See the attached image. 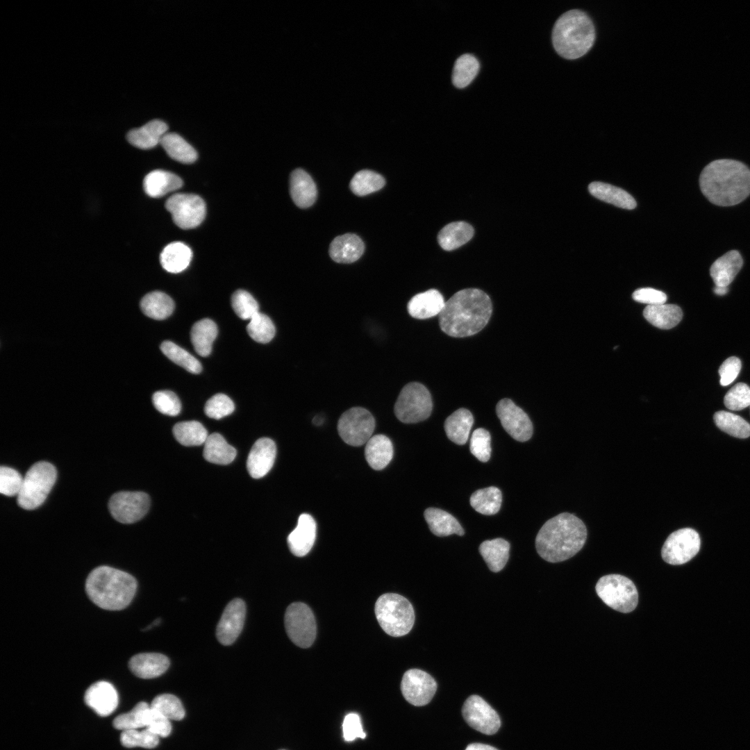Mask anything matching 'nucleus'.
Returning a JSON list of instances; mask_svg holds the SVG:
<instances>
[{"label": "nucleus", "mask_w": 750, "mask_h": 750, "mask_svg": "<svg viewBox=\"0 0 750 750\" xmlns=\"http://www.w3.org/2000/svg\"><path fill=\"white\" fill-rule=\"evenodd\" d=\"M176 440L182 445L191 447L204 444L208 435L206 428L197 421H186L173 427Z\"/></svg>", "instance_id": "nucleus-42"}, {"label": "nucleus", "mask_w": 750, "mask_h": 750, "mask_svg": "<svg viewBox=\"0 0 750 750\" xmlns=\"http://www.w3.org/2000/svg\"><path fill=\"white\" fill-rule=\"evenodd\" d=\"M496 412L504 430L515 440L526 442L533 435V424L528 415L510 399L500 400Z\"/></svg>", "instance_id": "nucleus-16"}, {"label": "nucleus", "mask_w": 750, "mask_h": 750, "mask_svg": "<svg viewBox=\"0 0 750 750\" xmlns=\"http://www.w3.org/2000/svg\"><path fill=\"white\" fill-rule=\"evenodd\" d=\"M84 700L97 715L106 717L117 708L118 694L111 683L101 681L93 683L87 689Z\"/></svg>", "instance_id": "nucleus-19"}, {"label": "nucleus", "mask_w": 750, "mask_h": 750, "mask_svg": "<svg viewBox=\"0 0 750 750\" xmlns=\"http://www.w3.org/2000/svg\"><path fill=\"white\" fill-rule=\"evenodd\" d=\"M159 738L147 728L131 729L122 732L120 741L123 746L128 748L139 747L152 749L158 745Z\"/></svg>", "instance_id": "nucleus-50"}, {"label": "nucleus", "mask_w": 750, "mask_h": 750, "mask_svg": "<svg viewBox=\"0 0 750 750\" xmlns=\"http://www.w3.org/2000/svg\"><path fill=\"white\" fill-rule=\"evenodd\" d=\"M290 192L294 203L301 208L311 206L317 198V188L311 176L302 169L294 170L290 179Z\"/></svg>", "instance_id": "nucleus-25"}, {"label": "nucleus", "mask_w": 750, "mask_h": 750, "mask_svg": "<svg viewBox=\"0 0 750 750\" xmlns=\"http://www.w3.org/2000/svg\"><path fill=\"white\" fill-rule=\"evenodd\" d=\"M365 245L356 235L346 233L335 238L329 247L331 258L338 263H351L362 255Z\"/></svg>", "instance_id": "nucleus-23"}, {"label": "nucleus", "mask_w": 750, "mask_h": 750, "mask_svg": "<svg viewBox=\"0 0 750 750\" xmlns=\"http://www.w3.org/2000/svg\"><path fill=\"white\" fill-rule=\"evenodd\" d=\"M433 409L431 395L422 383H409L400 392L394 404V414L403 423L413 424L426 419Z\"/></svg>", "instance_id": "nucleus-9"}, {"label": "nucleus", "mask_w": 750, "mask_h": 750, "mask_svg": "<svg viewBox=\"0 0 750 750\" xmlns=\"http://www.w3.org/2000/svg\"><path fill=\"white\" fill-rule=\"evenodd\" d=\"M742 265V258L735 250H731L717 258L710 269V274L715 286L728 287Z\"/></svg>", "instance_id": "nucleus-26"}, {"label": "nucleus", "mask_w": 750, "mask_h": 750, "mask_svg": "<svg viewBox=\"0 0 750 750\" xmlns=\"http://www.w3.org/2000/svg\"><path fill=\"white\" fill-rule=\"evenodd\" d=\"M145 728L158 737L165 738L170 734L172 725L168 718L150 706Z\"/></svg>", "instance_id": "nucleus-57"}, {"label": "nucleus", "mask_w": 750, "mask_h": 750, "mask_svg": "<svg viewBox=\"0 0 750 750\" xmlns=\"http://www.w3.org/2000/svg\"><path fill=\"white\" fill-rule=\"evenodd\" d=\"M600 599L609 607L628 613L636 608L638 592L633 582L619 574H608L601 577L595 586Z\"/></svg>", "instance_id": "nucleus-8"}, {"label": "nucleus", "mask_w": 750, "mask_h": 750, "mask_svg": "<svg viewBox=\"0 0 750 750\" xmlns=\"http://www.w3.org/2000/svg\"><path fill=\"white\" fill-rule=\"evenodd\" d=\"M724 403L731 410H741L750 406V388L744 383H739L726 394Z\"/></svg>", "instance_id": "nucleus-55"}, {"label": "nucleus", "mask_w": 750, "mask_h": 750, "mask_svg": "<svg viewBox=\"0 0 750 750\" xmlns=\"http://www.w3.org/2000/svg\"><path fill=\"white\" fill-rule=\"evenodd\" d=\"M343 736L346 741L350 742L357 738H365V733L362 730L360 717L356 713H350L344 717L343 724Z\"/></svg>", "instance_id": "nucleus-58"}, {"label": "nucleus", "mask_w": 750, "mask_h": 750, "mask_svg": "<svg viewBox=\"0 0 750 750\" xmlns=\"http://www.w3.org/2000/svg\"><path fill=\"white\" fill-rule=\"evenodd\" d=\"M247 331L253 340L260 343L270 342L276 333L275 326L270 318L260 312L250 319Z\"/></svg>", "instance_id": "nucleus-48"}, {"label": "nucleus", "mask_w": 750, "mask_h": 750, "mask_svg": "<svg viewBox=\"0 0 750 750\" xmlns=\"http://www.w3.org/2000/svg\"><path fill=\"white\" fill-rule=\"evenodd\" d=\"M492 311V302L485 292L476 288L464 289L445 301L439 314L440 326L451 337L470 336L486 326Z\"/></svg>", "instance_id": "nucleus-1"}, {"label": "nucleus", "mask_w": 750, "mask_h": 750, "mask_svg": "<svg viewBox=\"0 0 750 750\" xmlns=\"http://www.w3.org/2000/svg\"><path fill=\"white\" fill-rule=\"evenodd\" d=\"M154 407L161 413L169 416L178 415L181 403L176 394L169 390L156 392L152 397Z\"/></svg>", "instance_id": "nucleus-54"}, {"label": "nucleus", "mask_w": 750, "mask_h": 750, "mask_svg": "<svg viewBox=\"0 0 750 750\" xmlns=\"http://www.w3.org/2000/svg\"><path fill=\"white\" fill-rule=\"evenodd\" d=\"M150 706L169 720L178 721L185 716V710L181 701L171 694L156 696L151 701Z\"/></svg>", "instance_id": "nucleus-49"}, {"label": "nucleus", "mask_w": 750, "mask_h": 750, "mask_svg": "<svg viewBox=\"0 0 750 750\" xmlns=\"http://www.w3.org/2000/svg\"><path fill=\"white\" fill-rule=\"evenodd\" d=\"M149 505L147 494L126 491L114 494L109 501L108 508L115 520L123 524H132L146 515Z\"/></svg>", "instance_id": "nucleus-14"}, {"label": "nucleus", "mask_w": 750, "mask_h": 750, "mask_svg": "<svg viewBox=\"0 0 750 750\" xmlns=\"http://www.w3.org/2000/svg\"><path fill=\"white\" fill-rule=\"evenodd\" d=\"M462 713L466 722L482 733L493 735L500 728L501 720L497 712L478 695H472L467 699Z\"/></svg>", "instance_id": "nucleus-15"}, {"label": "nucleus", "mask_w": 750, "mask_h": 750, "mask_svg": "<svg viewBox=\"0 0 750 750\" xmlns=\"http://www.w3.org/2000/svg\"><path fill=\"white\" fill-rule=\"evenodd\" d=\"M131 671L141 678H153L164 674L169 666L167 656L158 653H141L128 662Z\"/></svg>", "instance_id": "nucleus-22"}, {"label": "nucleus", "mask_w": 750, "mask_h": 750, "mask_svg": "<svg viewBox=\"0 0 750 750\" xmlns=\"http://www.w3.org/2000/svg\"><path fill=\"white\" fill-rule=\"evenodd\" d=\"M183 185L182 179L176 174L156 169L149 172L144 178L143 187L151 197L158 198L175 191Z\"/></svg>", "instance_id": "nucleus-28"}, {"label": "nucleus", "mask_w": 750, "mask_h": 750, "mask_svg": "<svg viewBox=\"0 0 750 750\" xmlns=\"http://www.w3.org/2000/svg\"><path fill=\"white\" fill-rule=\"evenodd\" d=\"M594 38L592 21L579 10H571L562 14L556 22L552 31L555 50L569 60L585 55L592 47Z\"/></svg>", "instance_id": "nucleus-5"}, {"label": "nucleus", "mask_w": 750, "mask_h": 750, "mask_svg": "<svg viewBox=\"0 0 750 750\" xmlns=\"http://www.w3.org/2000/svg\"><path fill=\"white\" fill-rule=\"evenodd\" d=\"M716 426L735 438H747L750 436V424L739 415L727 411H718L713 417Z\"/></svg>", "instance_id": "nucleus-44"}, {"label": "nucleus", "mask_w": 750, "mask_h": 750, "mask_svg": "<svg viewBox=\"0 0 750 750\" xmlns=\"http://www.w3.org/2000/svg\"><path fill=\"white\" fill-rule=\"evenodd\" d=\"M635 301L646 303L648 306L663 304L666 302L667 295L660 290L651 288H643L636 290L633 293Z\"/></svg>", "instance_id": "nucleus-60"}, {"label": "nucleus", "mask_w": 750, "mask_h": 750, "mask_svg": "<svg viewBox=\"0 0 750 750\" xmlns=\"http://www.w3.org/2000/svg\"><path fill=\"white\" fill-rule=\"evenodd\" d=\"M714 292L718 295H724L728 292V287H719L715 286L714 288Z\"/></svg>", "instance_id": "nucleus-62"}, {"label": "nucleus", "mask_w": 750, "mask_h": 750, "mask_svg": "<svg viewBox=\"0 0 750 750\" xmlns=\"http://www.w3.org/2000/svg\"><path fill=\"white\" fill-rule=\"evenodd\" d=\"M490 433L483 428H478L472 433L469 444L470 452L481 462H485L490 458Z\"/></svg>", "instance_id": "nucleus-52"}, {"label": "nucleus", "mask_w": 750, "mask_h": 750, "mask_svg": "<svg viewBox=\"0 0 750 750\" xmlns=\"http://www.w3.org/2000/svg\"><path fill=\"white\" fill-rule=\"evenodd\" d=\"M480 65L477 58L471 54H463L455 62L452 82L458 88H464L469 85L476 76Z\"/></svg>", "instance_id": "nucleus-43"}, {"label": "nucleus", "mask_w": 750, "mask_h": 750, "mask_svg": "<svg viewBox=\"0 0 750 750\" xmlns=\"http://www.w3.org/2000/svg\"><path fill=\"white\" fill-rule=\"evenodd\" d=\"M703 195L720 206L738 204L750 194V169L742 162L721 159L711 162L699 178Z\"/></svg>", "instance_id": "nucleus-2"}, {"label": "nucleus", "mask_w": 750, "mask_h": 750, "mask_svg": "<svg viewBox=\"0 0 750 750\" xmlns=\"http://www.w3.org/2000/svg\"><path fill=\"white\" fill-rule=\"evenodd\" d=\"M510 547L508 541L499 538L483 541L478 551L488 568L493 572H499L508 560Z\"/></svg>", "instance_id": "nucleus-33"}, {"label": "nucleus", "mask_w": 750, "mask_h": 750, "mask_svg": "<svg viewBox=\"0 0 750 750\" xmlns=\"http://www.w3.org/2000/svg\"><path fill=\"white\" fill-rule=\"evenodd\" d=\"M375 419L365 408L353 407L345 411L338 422V431L347 444L359 447L372 437Z\"/></svg>", "instance_id": "nucleus-11"}, {"label": "nucleus", "mask_w": 750, "mask_h": 750, "mask_svg": "<svg viewBox=\"0 0 750 750\" xmlns=\"http://www.w3.org/2000/svg\"><path fill=\"white\" fill-rule=\"evenodd\" d=\"M740 360L735 356L727 358L719 369L720 384L726 386L731 384L739 374L741 369Z\"/></svg>", "instance_id": "nucleus-59"}, {"label": "nucleus", "mask_w": 750, "mask_h": 750, "mask_svg": "<svg viewBox=\"0 0 750 750\" xmlns=\"http://www.w3.org/2000/svg\"><path fill=\"white\" fill-rule=\"evenodd\" d=\"M160 144L172 159L181 163L190 164L197 158L196 150L176 133H167Z\"/></svg>", "instance_id": "nucleus-40"}, {"label": "nucleus", "mask_w": 750, "mask_h": 750, "mask_svg": "<svg viewBox=\"0 0 750 750\" xmlns=\"http://www.w3.org/2000/svg\"><path fill=\"white\" fill-rule=\"evenodd\" d=\"M445 301L441 293L435 289L415 295L409 301L407 308L411 317L424 319L439 315Z\"/></svg>", "instance_id": "nucleus-24"}, {"label": "nucleus", "mask_w": 750, "mask_h": 750, "mask_svg": "<svg viewBox=\"0 0 750 750\" xmlns=\"http://www.w3.org/2000/svg\"><path fill=\"white\" fill-rule=\"evenodd\" d=\"M246 615L244 602L235 599L226 606L217 626L216 636L223 645L233 644L240 634Z\"/></svg>", "instance_id": "nucleus-18"}, {"label": "nucleus", "mask_w": 750, "mask_h": 750, "mask_svg": "<svg viewBox=\"0 0 750 750\" xmlns=\"http://www.w3.org/2000/svg\"><path fill=\"white\" fill-rule=\"evenodd\" d=\"M236 450L219 433L209 435L204 443L203 457L212 463L227 465L236 456Z\"/></svg>", "instance_id": "nucleus-39"}, {"label": "nucleus", "mask_w": 750, "mask_h": 750, "mask_svg": "<svg viewBox=\"0 0 750 750\" xmlns=\"http://www.w3.org/2000/svg\"><path fill=\"white\" fill-rule=\"evenodd\" d=\"M365 455L367 463L372 469H383L392 458V444L384 435H374L366 443Z\"/></svg>", "instance_id": "nucleus-30"}, {"label": "nucleus", "mask_w": 750, "mask_h": 750, "mask_svg": "<svg viewBox=\"0 0 750 750\" xmlns=\"http://www.w3.org/2000/svg\"><path fill=\"white\" fill-rule=\"evenodd\" d=\"M590 194L603 201L615 206L632 210L636 207L633 197L625 190L602 182H592L588 186Z\"/></svg>", "instance_id": "nucleus-32"}, {"label": "nucleus", "mask_w": 750, "mask_h": 750, "mask_svg": "<svg viewBox=\"0 0 750 750\" xmlns=\"http://www.w3.org/2000/svg\"><path fill=\"white\" fill-rule=\"evenodd\" d=\"M502 494L501 490L494 486L475 491L470 497L471 506L478 512L492 515L501 508Z\"/></svg>", "instance_id": "nucleus-41"}, {"label": "nucleus", "mask_w": 750, "mask_h": 750, "mask_svg": "<svg viewBox=\"0 0 750 750\" xmlns=\"http://www.w3.org/2000/svg\"><path fill=\"white\" fill-rule=\"evenodd\" d=\"M235 409L233 401L224 394H216L210 398L204 407L205 414L212 419H219L231 414Z\"/></svg>", "instance_id": "nucleus-53"}, {"label": "nucleus", "mask_w": 750, "mask_h": 750, "mask_svg": "<svg viewBox=\"0 0 750 750\" xmlns=\"http://www.w3.org/2000/svg\"><path fill=\"white\" fill-rule=\"evenodd\" d=\"M312 422H313V423H314V424H315V425H317V426H319V425L322 424V423L323 422V419H322V418H320L319 417H318V416L317 417V416H316V417H315V418H314V419H312Z\"/></svg>", "instance_id": "nucleus-63"}, {"label": "nucleus", "mask_w": 750, "mask_h": 750, "mask_svg": "<svg viewBox=\"0 0 750 750\" xmlns=\"http://www.w3.org/2000/svg\"><path fill=\"white\" fill-rule=\"evenodd\" d=\"M150 705L141 701L129 712L117 716L112 722L113 726L118 730L145 728Z\"/></svg>", "instance_id": "nucleus-45"}, {"label": "nucleus", "mask_w": 750, "mask_h": 750, "mask_svg": "<svg viewBox=\"0 0 750 750\" xmlns=\"http://www.w3.org/2000/svg\"><path fill=\"white\" fill-rule=\"evenodd\" d=\"M276 454L274 442L267 438L258 439L253 445L247 460V468L252 478H260L272 469Z\"/></svg>", "instance_id": "nucleus-20"}, {"label": "nucleus", "mask_w": 750, "mask_h": 750, "mask_svg": "<svg viewBox=\"0 0 750 750\" xmlns=\"http://www.w3.org/2000/svg\"><path fill=\"white\" fill-rule=\"evenodd\" d=\"M175 304L172 299L160 291L147 294L140 301L142 311L147 317L162 320L172 315Z\"/></svg>", "instance_id": "nucleus-38"}, {"label": "nucleus", "mask_w": 750, "mask_h": 750, "mask_svg": "<svg viewBox=\"0 0 750 750\" xmlns=\"http://www.w3.org/2000/svg\"><path fill=\"white\" fill-rule=\"evenodd\" d=\"M374 611L379 625L389 635H405L413 626L415 612L412 606L400 594H382L375 603Z\"/></svg>", "instance_id": "nucleus-6"}, {"label": "nucleus", "mask_w": 750, "mask_h": 750, "mask_svg": "<svg viewBox=\"0 0 750 750\" xmlns=\"http://www.w3.org/2000/svg\"><path fill=\"white\" fill-rule=\"evenodd\" d=\"M281 750H284V749H281Z\"/></svg>", "instance_id": "nucleus-64"}, {"label": "nucleus", "mask_w": 750, "mask_h": 750, "mask_svg": "<svg viewBox=\"0 0 750 750\" xmlns=\"http://www.w3.org/2000/svg\"><path fill=\"white\" fill-rule=\"evenodd\" d=\"M285 626L290 640L301 648H308L316 638L317 626L311 609L305 603L294 602L286 609Z\"/></svg>", "instance_id": "nucleus-10"}, {"label": "nucleus", "mask_w": 750, "mask_h": 750, "mask_svg": "<svg viewBox=\"0 0 750 750\" xmlns=\"http://www.w3.org/2000/svg\"><path fill=\"white\" fill-rule=\"evenodd\" d=\"M473 423V415L469 410L466 408L458 409L444 422V427L447 438L457 444H465L469 438Z\"/></svg>", "instance_id": "nucleus-31"}, {"label": "nucleus", "mask_w": 750, "mask_h": 750, "mask_svg": "<svg viewBox=\"0 0 750 750\" xmlns=\"http://www.w3.org/2000/svg\"><path fill=\"white\" fill-rule=\"evenodd\" d=\"M22 483L23 478L17 471L8 467H1L0 492L1 494L8 497L17 496Z\"/></svg>", "instance_id": "nucleus-56"}, {"label": "nucleus", "mask_w": 750, "mask_h": 750, "mask_svg": "<svg viewBox=\"0 0 750 750\" xmlns=\"http://www.w3.org/2000/svg\"><path fill=\"white\" fill-rule=\"evenodd\" d=\"M700 546V537L695 530L681 528L672 533L666 539L662 547L661 556L668 564L683 565L697 554Z\"/></svg>", "instance_id": "nucleus-13"}, {"label": "nucleus", "mask_w": 750, "mask_h": 750, "mask_svg": "<svg viewBox=\"0 0 750 750\" xmlns=\"http://www.w3.org/2000/svg\"><path fill=\"white\" fill-rule=\"evenodd\" d=\"M401 690L408 702L422 706L431 701L437 690V683L428 673L419 669H411L403 676Z\"/></svg>", "instance_id": "nucleus-17"}, {"label": "nucleus", "mask_w": 750, "mask_h": 750, "mask_svg": "<svg viewBox=\"0 0 750 750\" xmlns=\"http://www.w3.org/2000/svg\"><path fill=\"white\" fill-rule=\"evenodd\" d=\"M643 315L653 326L661 329H670L681 322L683 312L677 305L663 303L647 306Z\"/></svg>", "instance_id": "nucleus-35"}, {"label": "nucleus", "mask_w": 750, "mask_h": 750, "mask_svg": "<svg viewBox=\"0 0 750 750\" xmlns=\"http://www.w3.org/2000/svg\"><path fill=\"white\" fill-rule=\"evenodd\" d=\"M474 232L473 227L467 222H452L440 230L438 240L443 249L453 250L470 240L474 235Z\"/></svg>", "instance_id": "nucleus-36"}, {"label": "nucleus", "mask_w": 750, "mask_h": 750, "mask_svg": "<svg viewBox=\"0 0 750 750\" xmlns=\"http://www.w3.org/2000/svg\"><path fill=\"white\" fill-rule=\"evenodd\" d=\"M217 333L216 324L210 319H203L194 324L190 332L191 342L199 356L206 357L210 353Z\"/></svg>", "instance_id": "nucleus-37"}, {"label": "nucleus", "mask_w": 750, "mask_h": 750, "mask_svg": "<svg viewBox=\"0 0 750 750\" xmlns=\"http://www.w3.org/2000/svg\"><path fill=\"white\" fill-rule=\"evenodd\" d=\"M385 183L384 178L370 170L358 172L350 182L351 191L358 196H365L381 190Z\"/></svg>", "instance_id": "nucleus-47"}, {"label": "nucleus", "mask_w": 750, "mask_h": 750, "mask_svg": "<svg viewBox=\"0 0 750 750\" xmlns=\"http://www.w3.org/2000/svg\"><path fill=\"white\" fill-rule=\"evenodd\" d=\"M431 531L436 536L452 534L462 536L465 531L458 521L450 513L440 508H428L424 512Z\"/></svg>", "instance_id": "nucleus-29"}, {"label": "nucleus", "mask_w": 750, "mask_h": 750, "mask_svg": "<svg viewBox=\"0 0 750 750\" xmlns=\"http://www.w3.org/2000/svg\"><path fill=\"white\" fill-rule=\"evenodd\" d=\"M316 530L313 517L306 513L301 514L299 517L297 526L288 537L290 551L298 557L306 556L314 544Z\"/></svg>", "instance_id": "nucleus-21"}, {"label": "nucleus", "mask_w": 750, "mask_h": 750, "mask_svg": "<svg viewBox=\"0 0 750 750\" xmlns=\"http://www.w3.org/2000/svg\"><path fill=\"white\" fill-rule=\"evenodd\" d=\"M165 208L171 213L176 225L183 229L198 226L206 216L204 201L194 194H174L166 201Z\"/></svg>", "instance_id": "nucleus-12"}, {"label": "nucleus", "mask_w": 750, "mask_h": 750, "mask_svg": "<svg viewBox=\"0 0 750 750\" xmlns=\"http://www.w3.org/2000/svg\"><path fill=\"white\" fill-rule=\"evenodd\" d=\"M162 352L172 362L192 374H199L202 367L200 362L186 350L171 341L160 344Z\"/></svg>", "instance_id": "nucleus-46"}, {"label": "nucleus", "mask_w": 750, "mask_h": 750, "mask_svg": "<svg viewBox=\"0 0 750 750\" xmlns=\"http://www.w3.org/2000/svg\"><path fill=\"white\" fill-rule=\"evenodd\" d=\"M587 528L576 515L560 513L547 520L535 538V548L546 561L558 562L577 553L587 539Z\"/></svg>", "instance_id": "nucleus-3"}, {"label": "nucleus", "mask_w": 750, "mask_h": 750, "mask_svg": "<svg viewBox=\"0 0 750 750\" xmlns=\"http://www.w3.org/2000/svg\"><path fill=\"white\" fill-rule=\"evenodd\" d=\"M231 305L235 314L242 319H251L259 312L256 300L250 293L243 290H238L233 294Z\"/></svg>", "instance_id": "nucleus-51"}, {"label": "nucleus", "mask_w": 750, "mask_h": 750, "mask_svg": "<svg viewBox=\"0 0 750 750\" xmlns=\"http://www.w3.org/2000/svg\"><path fill=\"white\" fill-rule=\"evenodd\" d=\"M56 469L47 462L35 463L23 478L17 495L18 505L26 510L39 507L47 499L56 480Z\"/></svg>", "instance_id": "nucleus-7"}, {"label": "nucleus", "mask_w": 750, "mask_h": 750, "mask_svg": "<svg viewBox=\"0 0 750 750\" xmlns=\"http://www.w3.org/2000/svg\"><path fill=\"white\" fill-rule=\"evenodd\" d=\"M137 585L135 578L128 573L100 566L89 574L85 590L90 599L101 608L119 610L131 602Z\"/></svg>", "instance_id": "nucleus-4"}, {"label": "nucleus", "mask_w": 750, "mask_h": 750, "mask_svg": "<svg viewBox=\"0 0 750 750\" xmlns=\"http://www.w3.org/2000/svg\"><path fill=\"white\" fill-rule=\"evenodd\" d=\"M192 257L190 248L181 242L167 244L160 256L162 267L171 273H179L189 265Z\"/></svg>", "instance_id": "nucleus-34"}, {"label": "nucleus", "mask_w": 750, "mask_h": 750, "mask_svg": "<svg viewBox=\"0 0 750 750\" xmlns=\"http://www.w3.org/2000/svg\"><path fill=\"white\" fill-rule=\"evenodd\" d=\"M465 750H498L497 749L488 744L481 743H472L469 744Z\"/></svg>", "instance_id": "nucleus-61"}, {"label": "nucleus", "mask_w": 750, "mask_h": 750, "mask_svg": "<svg viewBox=\"0 0 750 750\" xmlns=\"http://www.w3.org/2000/svg\"><path fill=\"white\" fill-rule=\"evenodd\" d=\"M167 130L168 126L163 121L153 119L138 128L130 131L127 134V140L137 148L151 149L160 144Z\"/></svg>", "instance_id": "nucleus-27"}]
</instances>
